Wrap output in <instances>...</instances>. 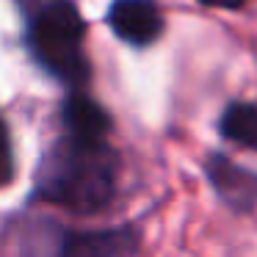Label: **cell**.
<instances>
[{
  "label": "cell",
  "instance_id": "cell-9",
  "mask_svg": "<svg viewBox=\"0 0 257 257\" xmlns=\"http://www.w3.org/2000/svg\"><path fill=\"white\" fill-rule=\"evenodd\" d=\"M199 3H205L210 9H240L246 0H199Z\"/></svg>",
  "mask_w": 257,
  "mask_h": 257
},
{
  "label": "cell",
  "instance_id": "cell-2",
  "mask_svg": "<svg viewBox=\"0 0 257 257\" xmlns=\"http://www.w3.org/2000/svg\"><path fill=\"white\" fill-rule=\"evenodd\" d=\"M86 23L80 20L75 3L53 0L34 14L28 28V45L34 58L69 86H78L89 78V61L83 50Z\"/></svg>",
  "mask_w": 257,
  "mask_h": 257
},
{
  "label": "cell",
  "instance_id": "cell-3",
  "mask_svg": "<svg viewBox=\"0 0 257 257\" xmlns=\"http://www.w3.org/2000/svg\"><path fill=\"white\" fill-rule=\"evenodd\" d=\"M108 25L122 42L147 47L161 36L163 14L155 0H113L108 9Z\"/></svg>",
  "mask_w": 257,
  "mask_h": 257
},
{
  "label": "cell",
  "instance_id": "cell-4",
  "mask_svg": "<svg viewBox=\"0 0 257 257\" xmlns=\"http://www.w3.org/2000/svg\"><path fill=\"white\" fill-rule=\"evenodd\" d=\"M207 177H210L213 188L218 191L227 205H232L235 210H249L257 202V177L246 169H240L238 163H232L224 155H210L205 166Z\"/></svg>",
  "mask_w": 257,
  "mask_h": 257
},
{
  "label": "cell",
  "instance_id": "cell-7",
  "mask_svg": "<svg viewBox=\"0 0 257 257\" xmlns=\"http://www.w3.org/2000/svg\"><path fill=\"white\" fill-rule=\"evenodd\" d=\"M221 136L240 147L257 150V105L232 102L221 116Z\"/></svg>",
  "mask_w": 257,
  "mask_h": 257
},
{
  "label": "cell",
  "instance_id": "cell-6",
  "mask_svg": "<svg viewBox=\"0 0 257 257\" xmlns=\"http://www.w3.org/2000/svg\"><path fill=\"white\" fill-rule=\"evenodd\" d=\"M64 130L83 136H108L111 133V116L86 94H72L64 102Z\"/></svg>",
  "mask_w": 257,
  "mask_h": 257
},
{
  "label": "cell",
  "instance_id": "cell-8",
  "mask_svg": "<svg viewBox=\"0 0 257 257\" xmlns=\"http://www.w3.org/2000/svg\"><path fill=\"white\" fill-rule=\"evenodd\" d=\"M12 169H14V158H12V144H9V133L0 122V185L9 183L12 177Z\"/></svg>",
  "mask_w": 257,
  "mask_h": 257
},
{
  "label": "cell",
  "instance_id": "cell-5",
  "mask_svg": "<svg viewBox=\"0 0 257 257\" xmlns=\"http://www.w3.org/2000/svg\"><path fill=\"white\" fill-rule=\"evenodd\" d=\"M136 235L130 229H102V232H69L61 243L64 254H127L136 251Z\"/></svg>",
  "mask_w": 257,
  "mask_h": 257
},
{
  "label": "cell",
  "instance_id": "cell-1",
  "mask_svg": "<svg viewBox=\"0 0 257 257\" xmlns=\"http://www.w3.org/2000/svg\"><path fill=\"white\" fill-rule=\"evenodd\" d=\"M36 191L45 202L80 216L108 207L116 191V155L108 136L64 130V139L42 161Z\"/></svg>",
  "mask_w": 257,
  "mask_h": 257
}]
</instances>
